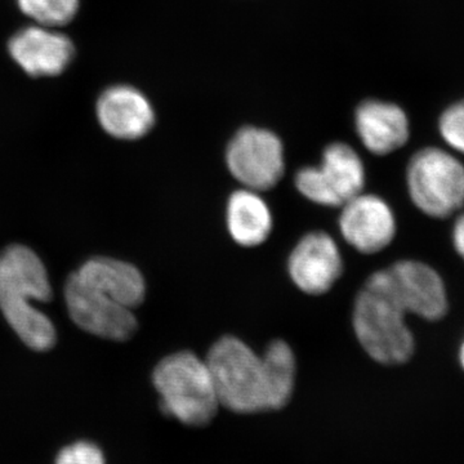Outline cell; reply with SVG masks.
I'll return each mask as SVG.
<instances>
[{
    "label": "cell",
    "mask_w": 464,
    "mask_h": 464,
    "mask_svg": "<svg viewBox=\"0 0 464 464\" xmlns=\"http://www.w3.org/2000/svg\"><path fill=\"white\" fill-rule=\"evenodd\" d=\"M152 382L163 413L186 426H207L221 405L207 362L188 351L164 357L154 369Z\"/></svg>",
    "instance_id": "cell-4"
},
{
    "label": "cell",
    "mask_w": 464,
    "mask_h": 464,
    "mask_svg": "<svg viewBox=\"0 0 464 464\" xmlns=\"http://www.w3.org/2000/svg\"><path fill=\"white\" fill-rule=\"evenodd\" d=\"M340 228L344 240L364 255L386 249L396 235L389 204L375 195L359 194L342 206Z\"/></svg>",
    "instance_id": "cell-10"
},
{
    "label": "cell",
    "mask_w": 464,
    "mask_h": 464,
    "mask_svg": "<svg viewBox=\"0 0 464 464\" xmlns=\"http://www.w3.org/2000/svg\"><path fill=\"white\" fill-rule=\"evenodd\" d=\"M65 302L67 313L76 326L103 340L130 341L139 328L130 308L87 285L75 273L67 277Z\"/></svg>",
    "instance_id": "cell-8"
},
{
    "label": "cell",
    "mask_w": 464,
    "mask_h": 464,
    "mask_svg": "<svg viewBox=\"0 0 464 464\" xmlns=\"http://www.w3.org/2000/svg\"><path fill=\"white\" fill-rule=\"evenodd\" d=\"M18 7L38 25H66L78 14L79 0H17Z\"/></svg>",
    "instance_id": "cell-17"
},
{
    "label": "cell",
    "mask_w": 464,
    "mask_h": 464,
    "mask_svg": "<svg viewBox=\"0 0 464 464\" xmlns=\"http://www.w3.org/2000/svg\"><path fill=\"white\" fill-rule=\"evenodd\" d=\"M74 52L72 42L53 27L29 26L9 41V54L32 76L61 74L72 63Z\"/></svg>",
    "instance_id": "cell-12"
},
{
    "label": "cell",
    "mask_w": 464,
    "mask_h": 464,
    "mask_svg": "<svg viewBox=\"0 0 464 464\" xmlns=\"http://www.w3.org/2000/svg\"><path fill=\"white\" fill-rule=\"evenodd\" d=\"M353 322L357 340L374 362L401 365L413 356V333L383 270L372 275L357 295Z\"/></svg>",
    "instance_id": "cell-3"
},
{
    "label": "cell",
    "mask_w": 464,
    "mask_h": 464,
    "mask_svg": "<svg viewBox=\"0 0 464 464\" xmlns=\"http://www.w3.org/2000/svg\"><path fill=\"white\" fill-rule=\"evenodd\" d=\"M459 362H460V366H462V369L464 371V340L462 342V344H460V347H459Z\"/></svg>",
    "instance_id": "cell-21"
},
{
    "label": "cell",
    "mask_w": 464,
    "mask_h": 464,
    "mask_svg": "<svg viewBox=\"0 0 464 464\" xmlns=\"http://www.w3.org/2000/svg\"><path fill=\"white\" fill-rule=\"evenodd\" d=\"M406 185L414 206L432 218H448L464 207V164L447 150L415 152L406 169Z\"/></svg>",
    "instance_id": "cell-5"
},
{
    "label": "cell",
    "mask_w": 464,
    "mask_h": 464,
    "mask_svg": "<svg viewBox=\"0 0 464 464\" xmlns=\"http://www.w3.org/2000/svg\"><path fill=\"white\" fill-rule=\"evenodd\" d=\"M235 179L253 191H267L284 176V150L279 137L261 128L246 127L235 134L226 152Z\"/></svg>",
    "instance_id": "cell-7"
},
{
    "label": "cell",
    "mask_w": 464,
    "mask_h": 464,
    "mask_svg": "<svg viewBox=\"0 0 464 464\" xmlns=\"http://www.w3.org/2000/svg\"><path fill=\"white\" fill-rule=\"evenodd\" d=\"M355 124L360 140L375 155H389L404 148L411 136L404 110L383 101L362 102L356 110Z\"/></svg>",
    "instance_id": "cell-14"
},
{
    "label": "cell",
    "mask_w": 464,
    "mask_h": 464,
    "mask_svg": "<svg viewBox=\"0 0 464 464\" xmlns=\"http://www.w3.org/2000/svg\"><path fill=\"white\" fill-rule=\"evenodd\" d=\"M439 130L449 148L464 155V100L458 101L442 112Z\"/></svg>",
    "instance_id": "cell-18"
},
{
    "label": "cell",
    "mask_w": 464,
    "mask_h": 464,
    "mask_svg": "<svg viewBox=\"0 0 464 464\" xmlns=\"http://www.w3.org/2000/svg\"><path fill=\"white\" fill-rule=\"evenodd\" d=\"M96 110L103 130L119 140L141 139L155 124L154 110L149 100L141 92L127 85L103 92Z\"/></svg>",
    "instance_id": "cell-13"
},
{
    "label": "cell",
    "mask_w": 464,
    "mask_h": 464,
    "mask_svg": "<svg viewBox=\"0 0 464 464\" xmlns=\"http://www.w3.org/2000/svg\"><path fill=\"white\" fill-rule=\"evenodd\" d=\"M75 274L87 285L130 310L145 301V279L139 268L128 262L94 257L84 262Z\"/></svg>",
    "instance_id": "cell-15"
},
{
    "label": "cell",
    "mask_w": 464,
    "mask_h": 464,
    "mask_svg": "<svg viewBox=\"0 0 464 464\" xmlns=\"http://www.w3.org/2000/svg\"><path fill=\"white\" fill-rule=\"evenodd\" d=\"M289 275L302 292L320 295L329 292L342 274V256L337 244L325 232H311L293 249Z\"/></svg>",
    "instance_id": "cell-11"
},
{
    "label": "cell",
    "mask_w": 464,
    "mask_h": 464,
    "mask_svg": "<svg viewBox=\"0 0 464 464\" xmlns=\"http://www.w3.org/2000/svg\"><path fill=\"white\" fill-rule=\"evenodd\" d=\"M219 404L234 413L279 411L288 404L295 383V357L286 342H271L258 356L239 338L226 335L207 357Z\"/></svg>",
    "instance_id": "cell-1"
},
{
    "label": "cell",
    "mask_w": 464,
    "mask_h": 464,
    "mask_svg": "<svg viewBox=\"0 0 464 464\" xmlns=\"http://www.w3.org/2000/svg\"><path fill=\"white\" fill-rule=\"evenodd\" d=\"M52 286L47 268L33 249L14 244L0 253V311L18 338L38 353L57 342L50 317L33 302H50Z\"/></svg>",
    "instance_id": "cell-2"
},
{
    "label": "cell",
    "mask_w": 464,
    "mask_h": 464,
    "mask_svg": "<svg viewBox=\"0 0 464 464\" xmlns=\"http://www.w3.org/2000/svg\"><path fill=\"white\" fill-rule=\"evenodd\" d=\"M365 183L364 164L346 143H332L325 149L320 167H307L295 176L298 191L324 207H342L362 194Z\"/></svg>",
    "instance_id": "cell-6"
},
{
    "label": "cell",
    "mask_w": 464,
    "mask_h": 464,
    "mask_svg": "<svg viewBox=\"0 0 464 464\" xmlns=\"http://www.w3.org/2000/svg\"><path fill=\"white\" fill-rule=\"evenodd\" d=\"M227 227L232 239L246 248L261 246L273 230V216L257 191L239 190L227 203Z\"/></svg>",
    "instance_id": "cell-16"
},
{
    "label": "cell",
    "mask_w": 464,
    "mask_h": 464,
    "mask_svg": "<svg viewBox=\"0 0 464 464\" xmlns=\"http://www.w3.org/2000/svg\"><path fill=\"white\" fill-rule=\"evenodd\" d=\"M453 244L458 255L464 259V213L458 217L453 227Z\"/></svg>",
    "instance_id": "cell-20"
},
{
    "label": "cell",
    "mask_w": 464,
    "mask_h": 464,
    "mask_svg": "<svg viewBox=\"0 0 464 464\" xmlns=\"http://www.w3.org/2000/svg\"><path fill=\"white\" fill-rule=\"evenodd\" d=\"M384 271L393 297L406 315L436 322L447 315V286L441 275L420 261H399Z\"/></svg>",
    "instance_id": "cell-9"
},
{
    "label": "cell",
    "mask_w": 464,
    "mask_h": 464,
    "mask_svg": "<svg viewBox=\"0 0 464 464\" xmlns=\"http://www.w3.org/2000/svg\"><path fill=\"white\" fill-rule=\"evenodd\" d=\"M54 464H106V457L99 445L81 440L61 449Z\"/></svg>",
    "instance_id": "cell-19"
}]
</instances>
